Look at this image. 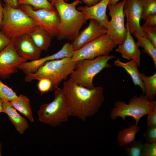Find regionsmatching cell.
I'll list each match as a JSON object with an SVG mask.
<instances>
[{"label":"cell","mask_w":156,"mask_h":156,"mask_svg":"<svg viewBox=\"0 0 156 156\" xmlns=\"http://www.w3.org/2000/svg\"><path fill=\"white\" fill-rule=\"evenodd\" d=\"M62 89L71 116L83 121L98 112L105 100L104 89L101 86L88 88L78 85L69 78L64 82Z\"/></svg>","instance_id":"6da1fadb"},{"label":"cell","mask_w":156,"mask_h":156,"mask_svg":"<svg viewBox=\"0 0 156 156\" xmlns=\"http://www.w3.org/2000/svg\"><path fill=\"white\" fill-rule=\"evenodd\" d=\"M81 3L75 0L68 3L63 0L53 1L52 4L59 16L60 23L56 36L59 40L67 39L73 41L79 33L80 29L86 21L83 12L76 6Z\"/></svg>","instance_id":"7a4b0ae2"},{"label":"cell","mask_w":156,"mask_h":156,"mask_svg":"<svg viewBox=\"0 0 156 156\" xmlns=\"http://www.w3.org/2000/svg\"><path fill=\"white\" fill-rule=\"evenodd\" d=\"M76 62L72 61L71 58L67 57L48 61L35 72L25 75V81L30 82L34 80L47 79L52 84L50 91H54L72 73Z\"/></svg>","instance_id":"3957f363"},{"label":"cell","mask_w":156,"mask_h":156,"mask_svg":"<svg viewBox=\"0 0 156 156\" xmlns=\"http://www.w3.org/2000/svg\"><path fill=\"white\" fill-rule=\"evenodd\" d=\"M3 19L0 29L11 38L29 34L36 26L33 19L20 8L3 5Z\"/></svg>","instance_id":"277c9868"},{"label":"cell","mask_w":156,"mask_h":156,"mask_svg":"<svg viewBox=\"0 0 156 156\" xmlns=\"http://www.w3.org/2000/svg\"><path fill=\"white\" fill-rule=\"evenodd\" d=\"M54 92L53 100L42 105L37 113L40 122L55 127L68 121L72 116L62 88L58 87Z\"/></svg>","instance_id":"5b68a950"},{"label":"cell","mask_w":156,"mask_h":156,"mask_svg":"<svg viewBox=\"0 0 156 156\" xmlns=\"http://www.w3.org/2000/svg\"><path fill=\"white\" fill-rule=\"evenodd\" d=\"M116 57L114 55L99 56L92 59H84L77 62L70 78L78 85L88 88L94 87L93 83L95 76L105 68H110L108 63Z\"/></svg>","instance_id":"8992f818"},{"label":"cell","mask_w":156,"mask_h":156,"mask_svg":"<svg viewBox=\"0 0 156 156\" xmlns=\"http://www.w3.org/2000/svg\"><path fill=\"white\" fill-rule=\"evenodd\" d=\"M156 107V101H150L144 95L138 97L134 96L130 98L128 103L122 101H117L111 110V118L115 120L118 117L123 120L127 117H131L138 125L140 119Z\"/></svg>","instance_id":"52a82bcc"},{"label":"cell","mask_w":156,"mask_h":156,"mask_svg":"<svg viewBox=\"0 0 156 156\" xmlns=\"http://www.w3.org/2000/svg\"><path fill=\"white\" fill-rule=\"evenodd\" d=\"M116 46L106 33L75 51L71 60L77 62L84 59H92L99 56L109 55Z\"/></svg>","instance_id":"ba28073f"},{"label":"cell","mask_w":156,"mask_h":156,"mask_svg":"<svg viewBox=\"0 0 156 156\" xmlns=\"http://www.w3.org/2000/svg\"><path fill=\"white\" fill-rule=\"evenodd\" d=\"M126 1L122 0L113 5L109 4L107 6L111 19L107 27V34L116 45L122 43L126 36L127 29L125 25L124 12Z\"/></svg>","instance_id":"9c48e42d"},{"label":"cell","mask_w":156,"mask_h":156,"mask_svg":"<svg viewBox=\"0 0 156 156\" xmlns=\"http://www.w3.org/2000/svg\"><path fill=\"white\" fill-rule=\"evenodd\" d=\"M20 8L35 21L37 25L47 31L52 37H56L60 23L57 10L45 8L35 9L31 6L22 5Z\"/></svg>","instance_id":"30bf717a"},{"label":"cell","mask_w":156,"mask_h":156,"mask_svg":"<svg viewBox=\"0 0 156 156\" xmlns=\"http://www.w3.org/2000/svg\"><path fill=\"white\" fill-rule=\"evenodd\" d=\"M26 61L17 54L10 39L9 44L0 52V78L9 79L18 72L21 64Z\"/></svg>","instance_id":"8fae6325"},{"label":"cell","mask_w":156,"mask_h":156,"mask_svg":"<svg viewBox=\"0 0 156 156\" xmlns=\"http://www.w3.org/2000/svg\"><path fill=\"white\" fill-rule=\"evenodd\" d=\"M74 51L71 44L66 43L57 52L36 60L24 62L19 66L18 69L25 75L34 73L48 61L64 58H71Z\"/></svg>","instance_id":"7c38bea8"},{"label":"cell","mask_w":156,"mask_h":156,"mask_svg":"<svg viewBox=\"0 0 156 156\" xmlns=\"http://www.w3.org/2000/svg\"><path fill=\"white\" fill-rule=\"evenodd\" d=\"M11 40L15 51L21 58L27 61L40 58L42 51L36 46L29 34L11 38Z\"/></svg>","instance_id":"4fadbf2b"},{"label":"cell","mask_w":156,"mask_h":156,"mask_svg":"<svg viewBox=\"0 0 156 156\" xmlns=\"http://www.w3.org/2000/svg\"><path fill=\"white\" fill-rule=\"evenodd\" d=\"M124 12L126 17L127 23L131 34L136 33L144 37V33L140 24L142 8L139 0H126L124 6Z\"/></svg>","instance_id":"5bb4252c"},{"label":"cell","mask_w":156,"mask_h":156,"mask_svg":"<svg viewBox=\"0 0 156 156\" xmlns=\"http://www.w3.org/2000/svg\"><path fill=\"white\" fill-rule=\"evenodd\" d=\"M106 28L94 19H89L88 26L79 34L71 43L75 51L83 45L99 36L107 33Z\"/></svg>","instance_id":"9a60e30c"},{"label":"cell","mask_w":156,"mask_h":156,"mask_svg":"<svg viewBox=\"0 0 156 156\" xmlns=\"http://www.w3.org/2000/svg\"><path fill=\"white\" fill-rule=\"evenodd\" d=\"M109 0H101L93 5L79 6L77 9L83 12L86 21L92 19H95L107 29L109 21L106 11Z\"/></svg>","instance_id":"2e32d148"},{"label":"cell","mask_w":156,"mask_h":156,"mask_svg":"<svg viewBox=\"0 0 156 156\" xmlns=\"http://www.w3.org/2000/svg\"><path fill=\"white\" fill-rule=\"evenodd\" d=\"M127 33L123 42L118 45L116 51L121 54L122 57L126 60L135 61L138 66L140 64L141 53L139 46L130 34L127 25L126 24Z\"/></svg>","instance_id":"e0dca14e"},{"label":"cell","mask_w":156,"mask_h":156,"mask_svg":"<svg viewBox=\"0 0 156 156\" xmlns=\"http://www.w3.org/2000/svg\"><path fill=\"white\" fill-rule=\"evenodd\" d=\"M3 113L7 115L16 129L20 134H23L29 127V125L26 119L17 112L10 101H3Z\"/></svg>","instance_id":"ac0fdd59"},{"label":"cell","mask_w":156,"mask_h":156,"mask_svg":"<svg viewBox=\"0 0 156 156\" xmlns=\"http://www.w3.org/2000/svg\"><path fill=\"white\" fill-rule=\"evenodd\" d=\"M114 63L116 67H122L125 70L130 76L134 85L139 86L142 90V95H144V87L138 69V65L136 62L131 60L127 62H123L118 58Z\"/></svg>","instance_id":"d6986e66"},{"label":"cell","mask_w":156,"mask_h":156,"mask_svg":"<svg viewBox=\"0 0 156 156\" xmlns=\"http://www.w3.org/2000/svg\"><path fill=\"white\" fill-rule=\"evenodd\" d=\"M29 34L40 50L42 51L48 50L51 45L52 37L47 31L37 25Z\"/></svg>","instance_id":"ffe728a7"},{"label":"cell","mask_w":156,"mask_h":156,"mask_svg":"<svg viewBox=\"0 0 156 156\" xmlns=\"http://www.w3.org/2000/svg\"><path fill=\"white\" fill-rule=\"evenodd\" d=\"M10 102L14 108L26 116L31 122H34L30 106V100L26 95L20 94Z\"/></svg>","instance_id":"44dd1931"},{"label":"cell","mask_w":156,"mask_h":156,"mask_svg":"<svg viewBox=\"0 0 156 156\" xmlns=\"http://www.w3.org/2000/svg\"><path fill=\"white\" fill-rule=\"evenodd\" d=\"M138 125H131L120 130L118 133L117 140L119 146H128L135 140L136 134L140 130Z\"/></svg>","instance_id":"7402d4cb"},{"label":"cell","mask_w":156,"mask_h":156,"mask_svg":"<svg viewBox=\"0 0 156 156\" xmlns=\"http://www.w3.org/2000/svg\"><path fill=\"white\" fill-rule=\"evenodd\" d=\"M140 76L145 88L144 95L150 101H155L156 94V73L150 76L140 73Z\"/></svg>","instance_id":"603a6c76"},{"label":"cell","mask_w":156,"mask_h":156,"mask_svg":"<svg viewBox=\"0 0 156 156\" xmlns=\"http://www.w3.org/2000/svg\"><path fill=\"white\" fill-rule=\"evenodd\" d=\"M137 40L138 45L143 49L144 52L149 55L151 58L154 66L156 67V47L151 41L145 37L135 33L133 34Z\"/></svg>","instance_id":"cb8c5ba5"},{"label":"cell","mask_w":156,"mask_h":156,"mask_svg":"<svg viewBox=\"0 0 156 156\" xmlns=\"http://www.w3.org/2000/svg\"><path fill=\"white\" fill-rule=\"evenodd\" d=\"M142 8L141 19L146 20L150 16L156 14V0H139Z\"/></svg>","instance_id":"d4e9b609"},{"label":"cell","mask_w":156,"mask_h":156,"mask_svg":"<svg viewBox=\"0 0 156 156\" xmlns=\"http://www.w3.org/2000/svg\"><path fill=\"white\" fill-rule=\"evenodd\" d=\"M18 5H27L37 9L45 8L56 10L55 8L48 0H17Z\"/></svg>","instance_id":"484cf974"},{"label":"cell","mask_w":156,"mask_h":156,"mask_svg":"<svg viewBox=\"0 0 156 156\" xmlns=\"http://www.w3.org/2000/svg\"><path fill=\"white\" fill-rule=\"evenodd\" d=\"M17 96L15 92L0 79V99L3 101H10Z\"/></svg>","instance_id":"4316f807"},{"label":"cell","mask_w":156,"mask_h":156,"mask_svg":"<svg viewBox=\"0 0 156 156\" xmlns=\"http://www.w3.org/2000/svg\"><path fill=\"white\" fill-rule=\"evenodd\" d=\"M130 147L125 146V151L129 156H142L143 144L140 140L134 141L130 144Z\"/></svg>","instance_id":"83f0119b"},{"label":"cell","mask_w":156,"mask_h":156,"mask_svg":"<svg viewBox=\"0 0 156 156\" xmlns=\"http://www.w3.org/2000/svg\"><path fill=\"white\" fill-rule=\"evenodd\" d=\"M142 156H156V142H147L143 144Z\"/></svg>","instance_id":"f1b7e54d"},{"label":"cell","mask_w":156,"mask_h":156,"mask_svg":"<svg viewBox=\"0 0 156 156\" xmlns=\"http://www.w3.org/2000/svg\"><path fill=\"white\" fill-rule=\"evenodd\" d=\"M144 136L148 142H156V125H147Z\"/></svg>","instance_id":"f546056e"},{"label":"cell","mask_w":156,"mask_h":156,"mask_svg":"<svg viewBox=\"0 0 156 156\" xmlns=\"http://www.w3.org/2000/svg\"><path fill=\"white\" fill-rule=\"evenodd\" d=\"M144 37L150 40L156 47V28H148L141 26Z\"/></svg>","instance_id":"4dcf8cb0"},{"label":"cell","mask_w":156,"mask_h":156,"mask_svg":"<svg viewBox=\"0 0 156 156\" xmlns=\"http://www.w3.org/2000/svg\"><path fill=\"white\" fill-rule=\"evenodd\" d=\"M38 81L37 85L38 88L42 94L50 91L52 84L49 79L46 78H43Z\"/></svg>","instance_id":"1f68e13d"},{"label":"cell","mask_w":156,"mask_h":156,"mask_svg":"<svg viewBox=\"0 0 156 156\" xmlns=\"http://www.w3.org/2000/svg\"><path fill=\"white\" fill-rule=\"evenodd\" d=\"M10 39L2 31H0V52L9 44Z\"/></svg>","instance_id":"d6a6232c"},{"label":"cell","mask_w":156,"mask_h":156,"mask_svg":"<svg viewBox=\"0 0 156 156\" xmlns=\"http://www.w3.org/2000/svg\"><path fill=\"white\" fill-rule=\"evenodd\" d=\"M148 115V125H156V107L151 110Z\"/></svg>","instance_id":"836d02e7"},{"label":"cell","mask_w":156,"mask_h":156,"mask_svg":"<svg viewBox=\"0 0 156 156\" xmlns=\"http://www.w3.org/2000/svg\"><path fill=\"white\" fill-rule=\"evenodd\" d=\"M142 26L148 28H156V14L148 17Z\"/></svg>","instance_id":"e575fe53"},{"label":"cell","mask_w":156,"mask_h":156,"mask_svg":"<svg viewBox=\"0 0 156 156\" xmlns=\"http://www.w3.org/2000/svg\"><path fill=\"white\" fill-rule=\"evenodd\" d=\"M5 3V4L9 5L14 8L18 7V5L17 0H2Z\"/></svg>","instance_id":"d590c367"},{"label":"cell","mask_w":156,"mask_h":156,"mask_svg":"<svg viewBox=\"0 0 156 156\" xmlns=\"http://www.w3.org/2000/svg\"><path fill=\"white\" fill-rule=\"evenodd\" d=\"M82 1L87 5L90 6L98 3L101 0H80Z\"/></svg>","instance_id":"8d00e7d4"},{"label":"cell","mask_w":156,"mask_h":156,"mask_svg":"<svg viewBox=\"0 0 156 156\" xmlns=\"http://www.w3.org/2000/svg\"><path fill=\"white\" fill-rule=\"evenodd\" d=\"M3 12V7L1 2L0 1V28L2 23Z\"/></svg>","instance_id":"74e56055"},{"label":"cell","mask_w":156,"mask_h":156,"mask_svg":"<svg viewBox=\"0 0 156 156\" xmlns=\"http://www.w3.org/2000/svg\"><path fill=\"white\" fill-rule=\"evenodd\" d=\"M3 101L0 99V113H3Z\"/></svg>","instance_id":"f35d334b"},{"label":"cell","mask_w":156,"mask_h":156,"mask_svg":"<svg viewBox=\"0 0 156 156\" xmlns=\"http://www.w3.org/2000/svg\"><path fill=\"white\" fill-rule=\"evenodd\" d=\"M120 0H110L109 4L111 5H113L118 3Z\"/></svg>","instance_id":"ab89813d"},{"label":"cell","mask_w":156,"mask_h":156,"mask_svg":"<svg viewBox=\"0 0 156 156\" xmlns=\"http://www.w3.org/2000/svg\"><path fill=\"white\" fill-rule=\"evenodd\" d=\"M1 148L2 144L0 142V156H1L2 155Z\"/></svg>","instance_id":"60d3db41"},{"label":"cell","mask_w":156,"mask_h":156,"mask_svg":"<svg viewBox=\"0 0 156 156\" xmlns=\"http://www.w3.org/2000/svg\"><path fill=\"white\" fill-rule=\"evenodd\" d=\"M54 0H52V1H54ZM64 0V1L66 2H67L69 0Z\"/></svg>","instance_id":"b9f144b4"},{"label":"cell","mask_w":156,"mask_h":156,"mask_svg":"<svg viewBox=\"0 0 156 156\" xmlns=\"http://www.w3.org/2000/svg\"><path fill=\"white\" fill-rule=\"evenodd\" d=\"M48 1L51 3L52 0H48Z\"/></svg>","instance_id":"7bdbcfd3"}]
</instances>
